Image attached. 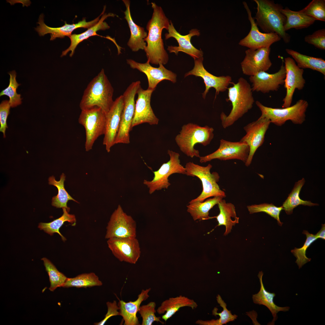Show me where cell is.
<instances>
[{
	"label": "cell",
	"mask_w": 325,
	"mask_h": 325,
	"mask_svg": "<svg viewBox=\"0 0 325 325\" xmlns=\"http://www.w3.org/2000/svg\"><path fill=\"white\" fill-rule=\"evenodd\" d=\"M151 4L153 11L151 18L146 25L148 32L144 40L147 44L144 51L150 63L165 65L169 61V57L164 48L162 33L164 29L168 30L170 21L161 7L154 2Z\"/></svg>",
	"instance_id": "1"
},
{
	"label": "cell",
	"mask_w": 325,
	"mask_h": 325,
	"mask_svg": "<svg viewBox=\"0 0 325 325\" xmlns=\"http://www.w3.org/2000/svg\"><path fill=\"white\" fill-rule=\"evenodd\" d=\"M257 5L255 17L257 25L265 33H276L286 43L290 40V35L284 29L286 18L282 13V5L270 0H254Z\"/></svg>",
	"instance_id": "2"
},
{
	"label": "cell",
	"mask_w": 325,
	"mask_h": 325,
	"mask_svg": "<svg viewBox=\"0 0 325 325\" xmlns=\"http://www.w3.org/2000/svg\"><path fill=\"white\" fill-rule=\"evenodd\" d=\"M232 86L228 88L227 101L231 102L232 108L228 115L222 112L220 118L223 127L225 128L234 123L252 107L254 100L250 84L244 78L240 77L237 83L232 82Z\"/></svg>",
	"instance_id": "3"
},
{
	"label": "cell",
	"mask_w": 325,
	"mask_h": 325,
	"mask_svg": "<svg viewBox=\"0 0 325 325\" xmlns=\"http://www.w3.org/2000/svg\"><path fill=\"white\" fill-rule=\"evenodd\" d=\"M114 90L102 69L89 83L85 90L79 104L81 110L97 107L106 114L114 101Z\"/></svg>",
	"instance_id": "4"
},
{
	"label": "cell",
	"mask_w": 325,
	"mask_h": 325,
	"mask_svg": "<svg viewBox=\"0 0 325 325\" xmlns=\"http://www.w3.org/2000/svg\"><path fill=\"white\" fill-rule=\"evenodd\" d=\"M214 129L207 125L204 127L192 123L183 125L175 140L180 150L191 158L200 156L198 150L194 148L197 144L204 146L209 144L214 136Z\"/></svg>",
	"instance_id": "5"
},
{
	"label": "cell",
	"mask_w": 325,
	"mask_h": 325,
	"mask_svg": "<svg viewBox=\"0 0 325 325\" xmlns=\"http://www.w3.org/2000/svg\"><path fill=\"white\" fill-rule=\"evenodd\" d=\"M212 166L210 164L202 166L193 162H187L185 166L186 175L193 177H197L201 181L203 187L201 193L196 198L192 200L189 203L197 201L203 202L211 197H220L225 198V192L221 190L218 184L220 176L216 172L211 173Z\"/></svg>",
	"instance_id": "6"
},
{
	"label": "cell",
	"mask_w": 325,
	"mask_h": 325,
	"mask_svg": "<svg viewBox=\"0 0 325 325\" xmlns=\"http://www.w3.org/2000/svg\"><path fill=\"white\" fill-rule=\"evenodd\" d=\"M255 104L261 112L260 117L266 118L278 126H282L288 120L294 124H302L305 120V113L308 106L307 101L302 99L292 106L282 108L267 107L258 101Z\"/></svg>",
	"instance_id": "7"
},
{
	"label": "cell",
	"mask_w": 325,
	"mask_h": 325,
	"mask_svg": "<svg viewBox=\"0 0 325 325\" xmlns=\"http://www.w3.org/2000/svg\"><path fill=\"white\" fill-rule=\"evenodd\" d=\"M106 121V113L99 108L95 107L81 110L78 122L85 129L86 151L91 150L98 138L104 135Z\"/></svg>",
	"instance_id": "8"
},
{
	"label": "cell",
	"mask_w": 325,
	"mask_h": 325,
	"mask_svg": "<svg viewBox=\"0 0 325 325\" xmlns=\"http://www.w3.org/2000/svg\"><path fill=\"white\" fill-rule=\"evenodd\" d=\"M141 86L140 81L133 82L129 85L122 95L124 105L115 144H128L130 142L129 133L132 129V125L135 111V97Z\"/></svg>",
	"instance_id": "9"
},
{
	"label": "cell",
	"mask_w": 325,
	"mask_h": 325,
	"mask_svg": "<svg viewBox=\"0 0 325 325\" xmlns=\"http://www.w3.org/2000/svg\"><path fill=\"white\" fill-rule=\"evenodd\" d=\"M167 153L169 160L162 164L157 171L153 172L154 175L152 180H144L143 183L149 188V192L152 194L156 190L167 189L171 185L169 178L171 175L178 173L186 175L185 167L180 163L179 153L168 150Z\"/></svg>",
	"instance_id": "10"
},
{
	"label": "cell",
	"mask_w": 325,
	"mask_h": 325,
	"mask_svg": "<svg viewBox=\"0 0 325 325\" xmlns=\"http://www.w3.org/2000/svg\"><path fill=\"white\" fill-rule=\"evenodd\" d=\"M136 227L133 218L124 212L119 205L108 223L105 238L136 237Z\"/></svg>",
	"instance_id": "11"
},
{
	"label": "cell",
	"mask_w": 325,
	"mask_h": 325,
	"mask_svg": "<svg viewBox=\"0 0 325 325\" xmlns=\"http://www.w3.org/2000/svg\"><path fill=\"white\" fill-rule=\"evenodd\" d=\"M249 152V146L241 141L231 142L221 139L219 148L214 152L204 156H200L201 163L210 161L214 159L221 160L238 159L245 164Z\"/></svg>",
	"instance_id": "12"
},
{
	"label": "cell",
	"mask_w": 325,
	"mask_h": 325,
	"mask_svg": "<svg viewBox=\"0 0 325 325\" xmlns=\"http://www.w3.org/2000/svg\"><path fill=\"white\" fill-rule=\"evenodd\" d=\"M107 240L108 247L120 262L136 263L141 254L139 243L136 237L113 238Z\"/></svg>",
	"instance_id": "13"
},
{
	"label": "cell",
	"mask_w": 325,
	"mask_h": 325,
	"mask_svg": "<svg viewBox=\"0 0 325 325\" xmlns=\"http://www.w3.org/2000/svg\"><path fill=\"white\" fill-rule=\"evenodd\" d=\"M271 123L268 119L259 117L243 127L246 134L240 141L246 144L249 148L248 157L245 163L246 166L251 164L255 153L264 143L265 134Z\"/></svg>",
	"instance_id": "14"
},
{
	"label": "cell",
	"mask_w": 325,
	"mask_h": 325,
	"mask_svg": "<svg viewBox=\"0 0 325 325\" xmlns=\"http://www.w3.org/2000/svg\"><path fill=\"white\" fill-rule=\"evenodd\" d=\"M243 4L247 11L251 27L248 34L239 42L240 45L246 47L250 49L255 50L262 48L270 47L273 44L281 39L280 37L276 33L260 32L255 23L254 18L252 17L251 11L247 3L243 2Z\"/></svg>",
	"instance_id": "15"
},
{
	"label": "cell",
	"mask_w": 325,
	"mask_h": 325,
	"mask_svg": "<svg viewBox=\"0 0 325 325\" xmlns=\"http://www.w3.org/2000/svg\"><path fill=\"white\" fill-rule=\"evenodd\" d=\"M284 63L286 74L284 84L286 93L283 100L282 108L291 106L295 90L302 89L305 84L303 77L304 70L297 66L293 59L289 57H286Z\"/></svg>",
	"instance_id": "16"
},
{
	"label": "cell",
	"mask_w": 325,
	"mask_h": 325,
	"mask_svg": "<svg viewBox=\"0 0 325 325\" xmlns=\"http://www.w3.org/2000/svg\"><path fill=\"white\" fill-rule=\"evenodd\" d=\"M270 51V47L246 50L245 57L240 63L243 73L251 76L268 71L272 65L269 58Z\"/></svg>",
	"instance_id": "17"
},
{
	"label": "cell",
	"mask_w": 325,
	"mask_h": 325,
	"mask_svg": "<svg viewBox=\"0 0 325 325\" xmlns=\"http://www.w3.org/2000/svg\"><path fill=\"white\" fill-rule=\"evenodd\" d=\"M203 57L194 60V66L193 69L186 73L184 77L193 75L201 77L204 81L206 88L202 94L203 98L205 99L209 89L212 87L215 89V98L220 92L225 91L229 84L232 83V78L229 76H217L209 73L204 68L203 64Z\"/></svg>",
	"instance_id": "18"
},
{
	"label": "cell",
	"mask_w": 325,
	"mask_h": 325,
	"mask_svg": "<svg viewBox=\"0 0 325 325\" xmlns=\"http://www.w3.org/2000/svg\"><path fill=\"white\" fill-rule=\"evenodd\" d=\"M154 90L148 88L144 90L141 86L138 89L132 128L143 123H148L150 125L158 124L159 119L154 113L150 105L152 94Z\"/></svg>",
	"instance_id": "19"
},
{
	"label": "cell",
	"mask_w": 325,
	"mask_h": 325,
	"mask_svg": "<svg viewBox=\"0 0 325 325\" xmlns=\"http://www.w3.org/2000/svg\"><path fill=\"white\" fill-rule=\"evenodd\" d=\"M170 22L167 30L168 32L165 35V39L167 40L170 38H173L177 40L178 46H168L167 49L169 52L174 53L177 55L179 52H182L191 56L194 60L203 57V51L195 48L190 41L193 36H200V30L196 29H192L189 31L188 34L182 35L175 29L171 20Z\"/></svg>",
	"instance_id": "20"
},
{
	"label": "cell",
	"mask_w": 325,
	"mask_h": 325,
	"mask_svg": "<svg viewBox=\"0 0 325 325\" xmlns=\"http://www.w3.org/2000/svg\"><path fill=\"white\" fill-rule=\"evenodd\" d=\"M126 62L133 69H137L145 74L147 76L148 88L155 90L157 84L164 80H169L175 83L176 82V74L166 69L161 63L158 67H154L150 64L149 60L144 63H140L131 59H127Z\"/></svg>",
	"instance_id": "21"
},
{
	"label": "cell",
	"mask_w": 325,
	"mask_h": 325,
	"mask_svg": "<svg viewBox=\"0 0 325 325\" xmlns=\"http://www.w3.org/2000/svg\"><path fill=\"white\" fill-rule=\"evenodd\" d=\"M124 105L123 95L117 98L109 111L106 114L105 130L103 141L107 152L115 144V141L120 125Z\"/></svg>",
	"instance_id": "22"
},
{
	"label": "cell",
	"mask_w": 325,
	"mask_h": 325,
	"mask_svg": "<svg viewBox=\"0 0 325 325\" xmlns=\"http://www.w3.org/2000/svg\"><path fill=\"white\" fill-rule=\"evenodd\" d=\"M286 70L283 64L279 70L274 73L260 72L251 76L249 80L252 84L253 91L268 93L270 91H277L280 86L284 84Z\"/></svg>",
	"instance_id": "23"
},
{
	"label": "cell",
	"mask_w": 325,
	"mask_h": 325,
	"mask_svg": "<svg viewBox=\"0 0 325 325\" xmlns=\"http://www.w3.org/2000/svg\"><path fill=\"white\" fill-rule=\"evenodd\" d=\"M101 14L96 19L90 21H86L85 19L77 23L68 24L65 22V25L61 27L53 28L47 26L44 22V15L39 16L38 23L39 25L35 28L40 36H44L48 33L51 34L50 40H53L57 38H63L66 36L70 37L75 29L79 28H89L96 24L99 21Z\"/></svg>",
	"instance_id": "24"
},
{
	"label": "cell",
	"mask_w": 325,
	"mask_h": 325,
	"mask_svg": "<svg viewBox=\"0 0 325 325\" xmlns=\"http://www.w3.org/2000/svg\"><path fill=\"white\" fill-rule=\"evenodd\" d=\"M122 1L126 8L124 12V18L128 23L131 32L127 45L134 52L140 49L144 50L147 45L144 40L147 37V33L143 27L137 25L134 22L130 12V1L123 0Z\"/></svg>",
	"instance_id": "25"
},
{
	"label": "cell",
	"mask_w": 325,
	"mask_h": 325,
	"mask_svg": "<svg viewBox=\"0 0 325 325\" xmlns=\"http://www.w3.org/2000/svg\"><path fill=\"white\" fill-rule=\"evenodd\" d=\"M150 290V288L142 289L137 299L134 301L126 302L122 300H119L118 303L119 311L124 321V325H140L137 314L142 302L149 297L148 293Z\"/></svg>",
	"instance_id": "26"
},
{
	"label": "cell",
	"mask_w": 325,
	"mask_h": 325,
	"mask_svg": "<svg viewBox=\"0 0 325 325\" xmlns=\"http://www.w3.org/2000/svg\"><path fill=\"white\" fill-rule=\"evenodd\" d=\"M263 275L262 271L259 272L258 276L260 284V289L258 293L252 295V299L253 302L255 304L265 305L269 309L273 317V320L269 324L274 325L278 317L277 314L278 312L280 311H288L290 307L287 306L279 307L274 303V299L276 294L274 293H271L267 291L265 289L262 281Z\"/></svg>",
	"instance_id": "27"
},
{
	"label": "cell",
	"mask_w": 325,
	"mask_h": 325,
	"mask_svg": "<svg viewBox=\"0 0 325 325\" xmlns=\"http://www.w3.org/2000/svg\"><path fill=\"white\" fill-rule=\"evenodd\" d=\"M198 306L197 303L193 300L184 296L180 295L171 297L163 301L158 307L156 312L159 314L166 313L162 316V318L166 321L181 307H188L193 309Z\"/></svg>",
	"instance_id": "28"
},
{
	"label": "cell",
	"mask_w": 325,
	"mask_h": 325,
	"mask_svg": "<svg viewBox=\"0 0 325 325\" xmlns=\"http://www.w3.org/2000/svg\"><path fill=\"white\" fill-rule=\"evenodd\" d=\"M115 16V14L111 13L105 14L102 15L100 19L96 24L89 28L85 32L80 34L71 35L69 37L71 41L70 45L68 48L62 52L61 57H62L66 55L69 51H71L70 56L72 57L74 54L75 50L77 46L80 42L91 36H99L96 33V32L98 30H105L110 28V26L104 21L108 17Z\"/></svg>",
	"instance_id": "29"
},
{
	"label": "cell",
	"mask_w": 325,
	"mask_h": 325,
	"mask_svg": "<svg viewBox=\"0 0 325 325\" xmlns=\"http://www.w3.org/2000/svg\"><path fill=\"white\" fill-rule=\"evenodd\" d=\"M219 210L218 215L213 217L216 218L218 222L217 226L224 225L225 231V236L231 232L233 226L239 223V218L237 215L235 207L231 203H227L224 200L222 199L217 204Z\"/></svg>",
	"instance_id": "30"
},
{
	"label": "cell",
	"mask_w": 325,
	"mask_h": 325,
	"mask_svg": "<svg viewBox=\"0 0 325 325\" xmlns=\"http://www.w3.org/2000/svg\"><path fill=\"white\" fill-rule=\"evenodd\" d=\"M286 18L284 29L286 31L294 28L297 29L307 28L316 21L314 18L298 11H293L286 7L282 10Z\"/></svg>",
	"instance_id": "31"
},
{
	"label": "cell",
	"mask_w": 325,
	"mask_h": 325,
	"mask_svg": "<svg viewBox=\"0 0 325 325\" xmlns=\"http://www.w3.org/2000/svg\"><path fill=\"white\" fill-rule=\"evenodd\" d=\"M285 50L292 57L299 68L310 69L325 75V61L323 59L304 55L290 49L286 48Z\"/></svg>",
	"instance_id": "32"
},
{
	"label": "cell",
	"mask_w": 325,
	"mask_h": 325,
	"mask_svg": "<svg viewBox=\"0 0 325 325\" xmlns=\"http://www.w3.org/2000/svg\"><path fill=\"white\" fill-rule=\"evenodd\" d=\"M223 198L215 197L206 200L204 202L195 201L187 206V211L194 221L203 220L211 219L209 212L215 205L217 204Z\"/></svg>",
	"instance_id": "33"
},
{
	"label": "cell",
	"mask_w": 325,
	"mask_h": 325,
	"mask_svg": "<svg viewBox=\"0 0 325 325\" xmlns=\"http://www.w3.org/2000/svg\"><path fill=\"white\" fill-rule=\"evenodd\" d=\"M305 182L304 178L296 182L292 191L283 203L282 206L287 215L292 214L293 209L300 205L310 206L319 205L318 204L312 203L310 201L304 200L300 198V192Z\"/></svg>",
	"instance_id": "34"
},
{
	"label": "cell",
	"mask_w": 325,
	"mask_h": 325,
	"mask_svg": "<svg viewBox=\"0 0 325 325\" xmlns=\"http://www.w3.org/2000/svg\"><path fill=\"white\" fill-rule=\"evenodd\" d=\"M62 209L63 213L60 217L49 223L41 222L38 227L40 229L43 230L51 235L54 233H57L61 237L62 240L65 241L66 239L60 232V228L67 221L70 223L72 225L75 226L76 224V219L74 215L69 213L70 209L65 208H63Z\"/></svg>",
	"instance_id": "35"
},
{
	"label": "cell",
	"mask_w": 325,
	"mask_h": 325,
	"mask_svg": "<svg viewBox=\"0 0 325 325\" xmlns=\"http://www.w3.org/2000/svg\"><path fill=\"white\" fill-rule=\"evenodd\" d=\"M65 176L62 173L60 176V180L57 181L54 176L50 177L48 179L49 184L56 187L58 189V193L54 197L52 200V205L57 208H65L68 209L70 208L67 206V203L69 200L78 202L73 199L68 193L65 189L64 182Z\"/></svg>",
	"instance_id": "36"
},
{
	"label": "cell",
	"mask_w": 325,
	"mask_h": 325,
	"mask_svg": "<svg viewBox=\"0 0 325 325\" xmlns=\"http://www.w3.org/2000/svg\"><path fill=\"white\" fill-rule=\"evenodd\" d=\"M216 300L218 303L222 308L223 310L220 313H217L218 309L215 307L212 311V314L215 316L218 315L220 318L217 320H199L196 321V323L200 325H222L226 324L229 322L234 321L237 318V316L235 314H232L231 311L227 308L226 304L219 295L217 296Z\"/></svg>",
	"instance_id": "37"
},
{
	"label": "cell",
	"mask_w": 325,
	"mask_h": 325,
	"mask_svg": "<svg viewBox=\"0 0 325 325\" xmlns=\"http://www.w3.org/2000/svg\"><path fill=\"white\" fill-rule=\"evenodd\" d=\"M102 284V282L99 280L98 277L94 273L91 272L82 274L73 278H67L62 287L86 288L100 286Z\"/></svg>",
	"instance_id": "38"
},
{
	"label": "cell",
	"mask_w": 325,
	"mask_h": 325,
	"mask_svg": "<svg viewBox=\"0 0 325 325\" xmlns=\"http://www.w3.org/2000/svg\"><path fill=\"white\" fill-rule=\"evenodd\" d=\"M42 260L43 261L45 270L49 277L50 283L49 289L53 291L58 287H62L67 278L60 272L48 259L43 258Z\"/></svg>",
	"instance_id": "39"
},
{
	"label": "cell",
	"mask_w": 325,
	"mask_h": 325,
	"mask_svg": "<svg viewBox=\"0 0 325 325\" xmlns=\"http://www.w3.org/2000/svg\"><path fill=\"white\" fill-rule=\"evenodd\" d=\"M302 233L306 236V241L303 246L299 248L295 247L291 250L292 253L296 258L295 262L298 265L299 269L311 261V258H308L306 255V251L311 244L318 239L315 235L310 233L307 231L304 230Z\"/></svg>",
	"instance_id": "40"
},
{
	"label": "cell",
	"mask_w": 325,
	"mask_h": 325,
	"mask_svg": "<svg viewBox=\"0 0 325 325\" xmlns=\"http://www.w3.org/2000/svg\"><path fill=\"white\" fill-rule=\"evenodd\" d=\"M10 75L9 83L8 86L3 90L0 93V96L5 95L9 98V102L11 107H14L20 104L22 98L21 95L18 94L16 90L20 85L17 82L16 73L13 71L8 73Z\"/></svg>",
	"instance_id": "41"
},
{
	"label": "cell",
	"mask_w": 325,
	"mask_h": 325,
	"mask_svg": "<svg viewBox=\"0 0 325 325\" xmlns=\"http://www.w3.org/2000/svg\"><path fill=\"white\" fill-rule=\"evenodd\" d=\"M247 208L250 214L265 212L276 219L279 225L282 226L283 224L280 221L279 218L280 213L283 209L282 206L277 207L272 203H263L248 205Z\"/></svg>",
	"instance_id": "42"
},
{
	"label": "cell",
	"mask_w": 325,
	"mask_h": 325,
	"mask_svg": "<svg viewBox=\"0 0 325 325\" xmlns=\"http://www.w3.org/2000/svg\"><path fill=\"white\" fill-rule=\"evenodd\" d=\"M300 11L316 20L325 21V0H313Z\"/></svg>",
	"instance_id": "43"
},
{
	"label": "cell",
	"mask_w": 325,
	"mask_h": 325,
	"mask_svg": "<svg viewBox=\"0 0 325 325\" xmlns=\"http://www.w3.org/2000/svg\"><path fill=\"white\" fill-rule=\"evenodd\" d=\"M156 304L154 302L140 306L138 312L142 318V325H151L155 321L164 324V322L160 320V317H157L155 315L156 311Z\"/></svg>",
	"instance_id": "44"
},
{
	"label": "cell",
	"mask_w": 325,
	"mask_h": 325,
	"mask_svg": "<svg viewBox=\"0 0 325 325\" xmlns=\"http://www.w3.org/2000/svg\"><path fill=\"white\" fill-rule=\"evenodd\" d=\"M305 41L321 50H325V29L317 30L311 34L305 36Z\"/></svg>",
	"instance_id": "45"
},
{
	"label": "cell",
	"mask_w": 325,
	"mask_h": 325,
	"mask_svg": "<svg viewBox=\"0 0 325 325\" xmlns=\"http://www.w3.org/2000/svg\"><path fill=\"white\" fill-rule=\"evenodd\" d=\"M10 107L9 101L8 100L2 101L0 104V131L3 133L4 138L5 137V131L8 128L7 120Z\"/></svg>",
	"instance_id": "46"
},
{
	"label": "cell",
	"mask_w": 325,
	"mask_h": 325,
	"mask_svg": "<svg viewBox=\"0 0 325 325\" xmlns=\"http://www.w3.org/2000/svg\"><path fill=\"white\" fill-rule=\"evenodd\" d=\"M107 311L104 319L101 321L94 323L96 325H104L106 321L111 317L120 315L119 308L116 301L113 302H107L106 303Z\"/></svg>",
	"instance_id": "47"
},
{
	"label": "cell",
	"mask_w": 325,
	"mask_h": 325,
	"mask_svg": "<svg viewBox=\"0 0 325 325\" xmlns=\"http://www.w3.org/2000/svg\"><path fill=\"white\" fill-rule=\"evenodd\" d=\"M316 237L317 238H320L325 240V224H322L321 229L315 234Z\"/></svg>",
	"instance_id": "48"
}]
</instances>
